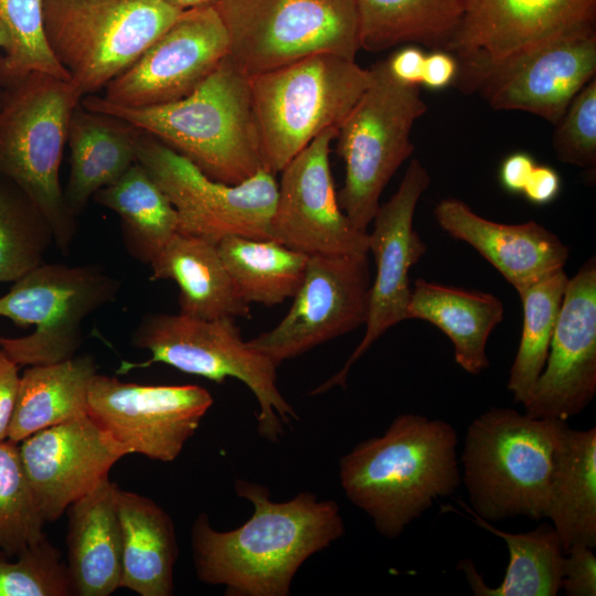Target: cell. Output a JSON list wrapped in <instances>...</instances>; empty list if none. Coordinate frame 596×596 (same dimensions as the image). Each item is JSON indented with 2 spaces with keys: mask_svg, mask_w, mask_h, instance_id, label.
I'll list each match as a JSON object with an SVG mask.
<instances>
[{
  "mask_svg": "<svg viewBox=\"0 0 596 596\" xmlns=\"http://www.w3.org/2000/svg\"><path fill=\"white\" fill-rule=\"evenodd\" d=\"M562 588L567 596L596 595V556L592 547L576 545L565 553Z\"/></svg>",
  "mask_w": 596,
  "mask_h": 596,
  "instance_id": "40",
  "label": "cell"
},
{
  "mask_svg": "<svg viewBox=\"0 0 596 596\" xmlns=\"http://www.w3.org/2000/svg\"><path fill=\"white\" fill-rule=\"evenodd\" d=\"M217 248L240 296L249 305L267 307L292 299L309 257L272 238L232 235L223 237Z\"/></svg>",
  "mask_w": 596,
  "mask_h": 596,
  "instance_id": "33",
  "label": "cell"
},
{
  "mask_svg": "<svg viewBox=\"0 0 596 596\" xmlns=\"http://www.w3.org/2000/svg\"><path fill=\"white\" fill-rule=\"evenodd\" d=\"M338 128H328L280 171L270 237L310 255L369 254V233L356 230L338 201L330 150Z\"/></svg>",
  "mask_w": 596,
  "mask_h": 596,
  "instance_id": "17",
  "label": "cell"
},
{
  "mask_svg": "<svg viewBox=\"0 0 596 596\" xmlns=\"http://www.w3.org/2000/svg\"><path fill=\"white\" fill-rule=\"evenodd\" d=\"M117 487L108 478L67 509L66 566L76 596H109L120 588L123 541Z\"/></svg>",
  "mask_w": 596,
  "mask_h": 596,
  "instance_id": "23",
  "label": "cell"
},
{
  "mask_svg": "<svg viewBox=\"0 0 596 596\" xmlns=\"http://www.w3.org/2000/svg\"><path fill=\"white\" fill-rule=\"evenodd\" d=\"M71 595L66 563L46 538L15 556L0 550V596Z\"/></svg>",
  "mask_w": 596,
  "mask_h": 596,
  "instance_id": "38",
  "label": "cell"
},
{
  "mask_svg": "<svg viewBox=\"0 0 596 596\" xmlns=\"http://www.w3.org/2000/svg\"><path fill=\"white\" fill-rule=\"evenodd\" d=\"M430 183L418 159H413L394 194L380 205L369 233V253L375 262L370 288L365 332L344 365L311 392L322 394L336 386L345 387L351 366L390 328L406 320L412 287L409 269L426 253V244L414 228V214L422 194Z\"/></svg>",
  "mask_w": 596,
  "mask_h": 596,
  "instance_id": "16",
  "label": "cell"
},
{
  "mask_svg": "<svg viewBox=\"0 0 596 596\" xmlns=\"http://www.w3.org/2000/svg\"><path fill=\"white\" fill-rule=\"evenodd\" d=\"M596 73L595 24L562 34L485 75L476 86L496 110H521L554 125Z\"/></svg>",
  "mask_w": 596,
  "mask_h": 596,
  "instance_id": "20",
  "label": "cell"
},
{
  "mask_svg": "<svg viewBox=\"0 0 596 596\" xmlns=\"http://www.w3.org/2000/svg\"><path fill=\"white\" fill-rule=\"evenodd\" d=\"M228 56L247 77L319 53L355 58L356 0H215Z\"/></svg>",
  "mask_w": 596,
  "mask_h": 596,
  "instance_id": "10",
  "label": "cell"
},
{
  "mask_svg": "<svg viewBox=\"0 0 596 596\" xmlns=\"http://www.w3.org/2000/svg\"><path fill=\"white\" fill-rule=\"evenodd\" d=\"M19 449L45 523L60 519L130 455L88 415L39 430L23 439Z\"/></svg>",
  "mask_w": 596,
  "mask_h": 596,
  "instance_id": "21",
  "label": "cell"
},
{
  "mask_svg": "<svg viewBox=\"0 0 596 596\" xmlns=\"http://www.w3.org/2000/svg\"><path fill=\"white\" fill-rule=\"evenodd\" d=\"M131 344L148 350L151 356L141 363L124 361L118 373L163 363L215 383L227 377L244 383L259 406L257 432L268 441H279L284 426L298 419L278 390V366L242 339L235 319L147 313L134 329Z\"/></svg>",
  "mask_w": 596,
  "mask_h": 596,
  "instance_id": "7",
  "label": "cell"
},
{
  "mask_svg": "<svg viewBox=\"0 0 596 596\" xmlns=\"http://www.w3.org/2000/svg\"><path fill=\"white\" fill-rule=\"evenodd\" d=\"M596 394V260L585 262L568 278L547 359L524 413L567 422Z\"/></svg>",
  "mask_w": 596,
  "mask_h": 596,
  "instance_id": "19",
  "label": "cell"
},
{
  "mask_svg": "<svg viewBox=\"0 0 596 596\" xmlns=\"http://www.w3.org/2000/svg\"><path fill=\"white\" fill-rule=\"evenodd\" d=\"M151 280H172L180 313L200 318H251L220 255L217 243L177 233L150 264Z\"/></svg>",
  "mask_w": 596,
  "mask_h": 596,
  "instance_id": "25",
  "label": "cell"
},
{
  "mask_svg": "<svg viewBox=\"0 0 596 596\" xmlns=\"http://www.w3.org/2000/svg\"><path fill=\"white\" fill-rule=\"evenodd\" d=\"M468 0H356L361 49L382 52L403 44L446 50Z\"/></svg>",
  "mask_w": 596,
  "mask_h": 596,
  "instance_id": "30",
  "label": "cell"
},
{
  "mask_svg": "<svg viewBox=\"0 0 596 596\" xmlns=\"http://www.w3.org/2000/svg\"><path fill=\"white\" fill-rule=\"evenodd\" d=\"M234 489L252 503V517L217 531L206 513L198 515L191 528L196 577L223 586L228 596L290 595L304 562L344 534L339 505L307 491L276 502L265 486L244 479H236Z\"/></svg>",
  "mask_w": 596,
  "mask_h": 596,
  "instance_id": "1",
  "label": "cell"
},
{
  "mask_svg": "<svg viewBox=\"0 0 596 596\" xmlns=\"http://www.w3.org/2000/svg\"><path fill=\"white\" fill-rule=\"evenodd\" d=\"M596 0H468L447 45L465 86L573 30L595 24Z\"/></svg>",
  "mask_w": 596,
  "mask_h": 596,
  "instance_id": "15",
  "label": "cell"
},
{
  "mask_svg": "<svg viewBox=\"0 0 596 596\" xmlns=\"http://www.w3.org/2000/svg\"><path fill=\"white\" fill-rule=\"evenodd\" d=\"M44 0H0V22L9 46L0 56V86L32 72H45L68 79L46 42Z\"/></svg>",
  "mask_w": 596,
  "mask_h": 596,
  "instance_id": "37",
  "label": "cell"
},
{
  "mask_svg": "<svg viewBox=\"0 0 596 596\" xmlns=\"http://www.w3.org/2000/svg\"><path fill=\"white\" fill-rule=\"evenodd\" d=\"M370 79V68L331 53L249 77L263 168L280 172L318 135L339 128Z\"/></svg>",
  "mask_w": 596,
  "mask_h": 596,
  "instance_id": "6",
  "label": "cell"
},
{
  "mask_svg": "<svg viewBox=\"0 0 596 596\" xmlns=\"http://www.w3.org/2000/svg\"><path fill=\"white\" fill-rule=\"evenodd\" d=\"M139 132L119 118L78 104L68 125L71 169L63 189L67 209L75 217L97 191L115 183L137 162Z\"/></svg>",
  "mask_w": 596,
  "mask_h": 596,
  "instance_id": "24",
  "label": "cell"
},
{
  "mask_svg": "<svg viewBox=\"0 0 596 596\" xmlns=\"http://www.w3.org/2000/svg\"><path fill=\"white\" fill-rule=\"evenodd\" d=\"M9 46V35L4 25L0 22V50H7Z\"/></svg>",
  "mask_w": 596,
  "mask_h": 596,
  "instance_id": "47",
  "label": "cell"
},
{
  "mask_svg": "<svg viewBox=\"0 0 596 596\" xmlns=\"http://www.w3.org/2000/svg\"><path fill=\"white\" fill-rule=\"evenodd\" d=\"M567 281L562 268L518 291L523 324L507 384L514 402H525L544 369Z\"/></svg>",
  "mask_w": 596,
  "mask_h": 596,
  "instance_id": "34",
  "label": "cell"
},
{
  "mask_svg": "<svg viewBox=\"0 0 596 596\" xmlns=\"http://www.w3.org/2000/svg\"><path fill=\"white\" fill-rule=\"evenodd\" d=\"M458 65L446 50H435L425 55L421 84L429 89H443L456 79Z\"/></svg>",
  "mask_w": 596,
  "mask_h": 596,
  "instance_id": "43",
  "label": "cell"
},
{
  "mask_svg": "<svg viewBox=\"0 0 596 596\" xmlns=\"http://www.w3.org/2000/svg\"><path fill=\"white\" fill-rule=\"evenodd\" d=\"M425 53L413 44L396 50L386 58L393 76L408 85H421Z\"/></svg>",
  "mask_w": 596,
  "mask_h": 596,
  "instance_id": "44",
  "label": "cell"
},
{
  "mask_svg": "<svg viewBox=\"0 0 596 596\" xmlns=\"http://www.w3.org/2000/svg\"><path fill=\"white\" fill-rule=\"evenodd\" d=\"M434 215L445 232L473 247L517 291L564 268L567 262V246L535 221L493 222L453 198L439 201Z\"/></svg>",
  "mask_w": 596,
  "mask_h": 596,
  "instance_id": "22",
  "label": "cell"
},
{
  "mask_svg": "<svg viewBox=\"0 0 596 596\" xmlns=\"http://www.w3.org/2000/svg\"><path fill=\"white\" fill-rule=\"evenodd\" d=\"M564 422L491 407L468 426L461 454L470 505L487 522L545 518L553 458Z\"/></svg>",
  "mask_w": 596,
  "mask_h": 596,
  "instance_id": "5",
  "label": "cell"
},
{
  "mask_svg": "<svg viewBox=\"0 0 596 596\" xmlns=\"http://www.w3.org/2000/svg\"><path fill=\"white\" fill-rule=\"evenodd\" d=\"M44 524L19 444L0 441V550L15 556L40 543Z\"/></svg>",
  "mask_w": 596,
  "mask_h": 596,
  "instance_id": "36",
  "label": "cell"
},
{
  "mask_svg": "<svg viewBox=\"0 0 596 596\" xmlns=\"http://www.w3.org/2000/svg\"><path fill=\"white\" fill-rule=\"evenodd\" d=\"M371 79L338 128L344 182L340 207L359 231L368 232L383 190L414 151L411 131L427 107L418 85L400 82L386 60L370 68Z\"/></svg>",
  "mask_w": 596,
  "mask_h": 596,
  "instance_id": "9",
  "label": "cell"
},
{
  "mask_svg": "<svg viewBox=\"0 0 596 596\" xmlns=\"http://www.w3.org/2000/svg\"><path fill=\"white\" fill-rule=\"evenodd\" d=\"M535 164L533 157L524 151L507 156L499 169V181L502 188L512 194L522 193Z\"/></svg>",
  "mask_w": 596,
  "mask_h": 596,
  "instance_id": "45",
  "label": "cell"
},
{
  "mask_svg": "<svg viewBox=\"0 0 596 596\" xmlns=\"http://www.w3.org/2000/svg\"><path fill=\"white\" fill-rule=\"evenodd\" d=\"M181 10L161 0H44V33L82 97L129 68Z\"/></svg>",
  "mask_w": 596,
  "mask_h": 596,
  "instance_id": "8",
  "label": "cell"
},
{
  "mask_svg": "<svg viewBox=\"0 0 596 596\" xmlns=\"http://www.w3.org/2000/svg\"><path fill=\"white\" fill-rule=\"evenodd\" d=\"M553 148L563 162L592 168L596 163V81L573 98L556 124Z\"/></svg>",
  "mask_w": 596,
  "mask_h": 596,
  "instance_id": "39",
  "label": "cell"
},
{
  "mask_svg": "<svg viewBox=\"0 0 596 596\" xmlns=\"http://www.w3.org/2000/svg\"><path fill=\"white\" fill-rule=\"evenodd\" d=\"M228 52L227 31L214 4L183 10L100 97L125 107L178 100L195 89Z\"/></svg>",
  "mask_w": 596,
  "mask_h": 596,
  "instance_id": "18",
  "label": "cell"
},
{
  "mask_svg": "<svg viewBox=\"0 0 596 596\" xmlns=\"http://www.w3.org/2000/svg\"><path fill=\"white\" fill-rule=\"evenodd\" d=\"M137 161L178 214V233L219 243L226 236L270 237L277 199L275 174L260 169L237 184L215 181L155 137L140 130Z\"/></svg>",
  "mask_w": 596,
  "mask_h": 596,
  "instance_id": "12",
  "label": "cell"
},
{
  "mask_svg": "<svg viewBox=\"0 0 596 596\" xmlns=\"http://www.w3.org/2000/svg\"><path fill=\"white\" fill-rule=\"evenodd\" d=\"M371 284L368 254L310 255L285 317L246 342L279 366L365 324Z\"/></svg>",
  "mask_w": 596,
  "mask_h": 596,
  "instance_id": "13",
  "label": "cell"
},
{
  "mask_svg": "<svg viewBox=\"0 0 596 596\" xmlns=\"http://www.w3.org/2000/svg\"><path fill=\"white\" fill-rule=\"evenodd\" d=\"M561 185V177L555 169L550 166L535 164L522 193L532 204L545 205L558 196Z\"/></svg>",
  "mask_w": 596,
  "mask_h": 596,
  "instance_id": "42",
  "label": "cell"
},
{
  "mask_svg": "<svg viewBox=\"0 0 596 596\" xmlns=\"http://www.w3.org/2000/svg\"><path fill=\"white\" fill-rule=\"evenodd\" d=\"M161 1L181 11L201 7V6L213 4L215 2V0H161Z\"/></svg>",
  "mask_w": 596,
  "mask_h": 596,
  "instance_id": "46",
  "label": "cell"
},
{
  "mask_svg": "<svg viewBox=\"0 0 596 596\" xmlns=\"http://www.w3.org/2000/svg\"><path fill=\"white\" fill-rule=\"evenodd\" d=\"M460 507L469 519L501 538L509 551V563L499 586L485 584L473 563L460 562L459 567L477 596H555L562 588L564 551L560 539L549 523H542L532 531L510 533L494 528L471 512L464 501Z\"/></svg>",
  "mask_w": 596,
  "mask_h": 596,
  "instance_id": "31",
  "label": "cell"
},
{
  "mask_svg": "<svg viewBox=\"0 0 596 596\" xmlns=\"http://www.w3.org/2000/svg\"><path fill=\"white\" fill-rule=\"evenodd\" d=\"M53 228L35 203L0 175V283L17 281L44 263Z\"/></svg>",
  "mask_w": 596,
  "mask_h": 596,
  "instance_id": "35",
  "label": "cell"
},
{
  "mask_svg": "<svg viewBox=\"0 0 596 596\" xmlns=\"http://www.w3.org/2000/svg\"><path fill=\"white\" fill-rule=\"evenodd\" d=\"M457 444L451 424L401 414L381 436L359 443L340 459L341 488L379 533L395 539L459 487Z\"/></svg>",
  "mask_w": 596,
  "mask_h": 596,
  "instance_id": "2",
  "label": "cell"
},
{
  "mask_svg": "<svg viewBox=\"0 0 596 596\" xmlns=\"http://www.w3.org/2000/svg\"><path fill=\"white\" fill-rule=\"evenodd\" d=\"M120 279L100 265L42 263L0 297V317L35 330L19 338L0 337V348L19 366L57 363L76 355L83 322L114 301Z\"/></svg>",
  "mask_w": 596,
  "mask_h": 596,
  "instance_id": "11",
  "label": "cell"
},
{
  "mask_svg": "<svg viewBox=\"0 0 596 596\" xmlns=\"http://www.w3.org/2000/svg\"><path fill=\"white\" fill-rule=\"evenodd\" d=\"M503 317V302L492 294L421 278L406 310V319L425 320L443 331L454 344L456 363L471 374L489 368L487 342Z\"/></svg>",
  "mask_w": 596,
  "mask_h": 596,
  "instance_id": "28",
  "label": "cell"
},
{
  "mask_svg": "<svg viewBox=\"0 0 596 596\" xmlns=\"http://www.w3.org/2000/svg\"><path fill=\"white\" fill-rule=\"evenodd\" d=\"M81 104L155 137L215 181L237 184L264 169L249 77L228 55L189 95L171 103L125 107L88 95Z\"/></svg>",
  "mask_w": 596,
  "mask_h": 596,
  "instance_id": "3",
  "label": "cell"
},
{
  "mask_svg": "<svg viewBox=\"0 0 596 596\" xmlns=\"http://www.w3.org/2000/svg\"><path fill=\"white\" fill-rule=\"evenodd\" d=\"M0 87V175L35 203L53 228L54 244L68 255L78 223L65 203L60 168L70 120L83 97L70 81L45 72Z\"/></svg>",
  "mask_w": 596,
  "mask_h": 596,
  "instance_id": "4",
  "label": "cell"
},
{
  "mask_svg": "<svg viewBox=\"0 0 596 596\" xmlns=\"http://www.w3.org/2000/svg\"><path fill=\"white\" fill-rule=\"evenodd\" d=\"M545 518L564 553L576 545L596 546V427L561 425Z\"/></svg>",
  "mask_w": 596,
  "mask_h": 596,
  "instance_id": "27",
  "label": "cell"
},
{
  "mask_svg": "<svg viewBox=\"0 0 596 596\" xmlns=\"http://www.w3.org/2000/svg\"><path fill=\"white\" fill-rule=\"evenodd\" d=\"M212 404L211 393L195 384L141 385L96 373L87 415L129 454L171 462Z\"/></svg>",
  "mask_w": 596,
  "mask_h": 596,
  "instance_id": "14",
  "label": "cell"
},
{
  "mask_svg": "<svg viewBox=\"0 0 596 596\" xmlns=\"http://www.w3.org/2000/svg\"><path fill=\"white\" fill-rule=\"evenodd\" d=\"M116 508L121 529L120 588L139 596H170L178 557L170 515L153 500L117 487Z\"/></svg>",
  "mask_w": 596,
  "mask_h": 596,
  "instance_id": "26",
  "label": "cell"
},
{
  "mask_svg": "<svg viewBox=\"0 0 596 596\" xmlns=\"http://www.w3.org/2000/svg\"><path fill=\"white\" fill-rule=\"evenodd\" d=\"M19 381V365L0 348V441L8 439Z\"/></svg>",
  "mask_w": 596,
  "mask_h": 596,
  "instance_id": "41",
  "label": "cell"
},
{
  "mask_svg": "<svg viewBox=\"0 0 596 596\" xmlns=\"http://www.w3.org/2000/svg\"><path fill=\"white\" fill-rule=\"evenodd\" d=\"M96 373L92 354L30 365L20 376L8 439L20 444L39 430L87 415L88 390Z\"/></svg>",
  "mask_w": 596,
  "mask_h": 596,
  "instance_id": "29",
  "label": "cell"
},
{
  "mask_svg": "<svg viewBox=\"0 0 596 596\" xmlns=\"http://www.w3.org/2000/svg\"><path fill=\"white\" fill-rule=\"evenodd\" d=\"M93 200L120 217L124 246L141 264L150 265L178 233L177 211L138 161Z\"/></svg>",
  "mask_w": 596,
  "mask_h": 596,
  "instance_id": "32",
  "label": "cell"
}]
</instances>
